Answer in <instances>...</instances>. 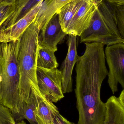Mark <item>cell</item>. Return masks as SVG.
Segmentation results:
<instances>
[{
  "instance_id": "6da1fadb",
  "label": "cell",
  "mask_w": 124,
  "mask_h": 124,
  "mask_svg": "<svg viewBox=\"0 0 124 124\" xmlns=\"http://www.w3.org/2000/svg\"><path fill=\"white\" fill-rule=\"evenodd\" d=\"M40 30L32 23L19 38L17 60L20 75L19 87V110L28 102L31 93V84L37 85L36 79L38 36Z\"/></svg>"
},
{
  "instance_id": "7a4b0ae2",
  "label": "cell",
  "mask_w": 124,
  "mask_h": 124,
  "mask_svg": "<svg viewBox=\"0 0 124 124\" xmlns=\"http://www.w3.org/2000/svg\"><path fill=\"white\" fill-rule=\"evenodd\" d=\"M19 39L10 43H0V103L11 111L14 118L19 112Z\"/></svg>"
},
{
  "instance_id": "3957f363",
  "label": "cell",
  "mask_w": 124,
  "mask_h": 124,
  "mask_svg": "<svg viewBox=\"0 0 124 124\" xmlns=\"http://www.w3.org/2000/svg\"><path fill=\"white\" fill-rule=\"evenodd\" d=\"M81 43H98L107 46L124 43L117 27L116 12L107 1L98 6L89 27L80 36Z\"/></svg>"
},
{
  "instance_id": "277c9868",
  "label": "cell",
  "mask_w": 124,
  "mask_h": 124,
  "mask_svg": "<svg viewBox=\"0 0 124 124\" xmlns=\"http://www.w3.org/2000/svg\"><path fill=\"white\" fill-rule=\"evenodd\" d=\"M105 54L109 69L108 83L114 94L118 84L124 89V43L107 46Z\"/></svg>"
},
{
  "instance_id": "5b68a950",
  "label": "cell",
  "mask_w": 124,
  "mask_h": 124,
  "mask_svg": "<svg viewBox=\"0 0 124 124\" xmlns=\"http://www.w3.org/2000/svg\"><path fill=\"white\" fill-rule=\"evenodd\" d=\"M36 79L39 91L48 100L57 103L64 97L60 70L37 67Z\"/></svg>"
},
{
  "instance_id": "8992f818",
  "label": "cell",
  "mask_w": 124,
  "mask_h": 124,
  "mask_svg": "<svg viewBox=\"0 0 124 124\" xmlns=\"http://www.w3.org/2000/svg\"><path fill=\"white\" fill-rule=\"evenodd\" d=\"M67 35L62 29L58 14L56 13L39 32L38 46L55 52L58 50V44Z\"/></svg>"
},
{
  "instance_id": "52a82bcc",
  "label": "cell",
  "mask_w": 124,
  "mask_h": 124,
  "mask_svg": "<svg viewBox=\"0 0 124 124\" xmlns=\"http://www.w3.org/2000/svg\"><path fill=\"white\" fill-rule=\"evenodd\" d=\"M97 7L95 0H83L72 19L66 33L80 36L89 27Z\"/></svg>"
},
{
  "instance_id": "ba28073f",
  "label": "cell",
  "mask_w": 124,
  "mask_h": 124,
  "mask_svg": "<svg viewBox=\"0 0 124 124\" xmlns=\"http://www.w3.org/2000/svg\"><path fill=\"white\" fill-rule=\"evenodd\" d=\"M67 38V53L61 65L62 89L63 94L70 93L73 91L72 74L75 64L78 60L76 48V36L68 35Z\"/></svg>"
},
{
  "instance_id": "9c48e42d",
  "label": "cell",
  "mask_w": 124,
  "mask_h": 124,
  "mask_svg": "<svg viewBox=\"0 0 124 124\" xmlns=\"http://www.w3.org/2000/svg\"><path fill=\"white\" fill-rule=\"evenodd\" d=\"M43 1L37 4L17 22L0 30V43H10L19 40L35 20Z\"/></svg>"
},
{
  "instance_id": "30bf717a",
  "label": "cell",
  "mask_w": 124,
  "mask_h": 124,
  "mask_svg": "<svg viewBox=\"0 0 124 124\" xmlns=\"http://www.w3.org/2000/svg\"><path fill=\"white\" fill-rule=\"evenodd\" d=\"M31 89L35 96L34 114L38 124H52L59 113L57 107L40 92L38 86L31 84Z\"/></svg>"
},
{
  "instance_id": "8fae6325",
  "label": "cell",
  "mask_w": 124,
  "mask_h": 124,
  "mask_svg": "<svg viewBox=\"0 0 124 124\" xmlns=\"http://www.w3.org/2000/svg\"><path fill=\"white\" fill-rule=\"evenodd\" d=\"M105 124H124V90L118 97L112 96L105 103Z\"/></svg>"
},
{
  "instance_id": "7c38bea8",
  "label": "cell",
  "mask_w": 124,
  "mask_h": 124,
  "mask_svg": "<svg viewBox=\"0 0 124 124\" xmlns=\"http://www.w3.org/2000/svg\"><path fill=\"white\" fill-rule=\"evenodd\" d=\"M74 0H44L33 22L41 31L62 7Z\"/></svg>"
},
{
  "instance_id": "4fadbf2b",
  "label": "cell",
  "mask_w": 124,
  "mask_h": 124,
  "mask_svg": "<svg viewBox=\"0 0 124 124\" xmlns=\"http://www.w3.org/2000/svg\"><path fill=\"white\" fill-rule=\"evenodd\" d=\"M44 1V0H16L14 11L0 26V30L17 22L37 4Z\"/></svg>"
},
{
  "instance_id": "5bb4252c",
  "label": "cell",
  "mask_w": 124,
  "mask_h": 124,
  "mask_svg": "<svg viewBox=\"0 0 124 124\" xmlns=\"http://www.w3.org/2000/svg\"><path fill=\"white\" fill-rule=\"evenodd\" d=\"M83 0H75L70 2L61 8L57 13L63 32L66 33L74 16L81 6Z\"/></svg>"
},
{
  "instance_id": "9a60e30c",
  "label": "cell",
  "mask_w": 124,
  "mask_h": 124,
  "mask_svg": "<svg viewBox=\"0 0 124 124\" xmlns=\"http://www.w3.org/2000/svg\"><path fill=\"white\" fill-rule=\"evenodd\" d=\"M59 64L55 52L48 49L38 46L36 66L46 69L57 68Z\"/></svg>"
},
{
  "instance_id": "2e32d148",
  "label": "cell",
  "mask_w": 124,
  "mask_h": 124,
  "mask_svg": "<svg viewBox=\"0 0 124 124\" xmlns=\"http://www.w3.org/2000/svg\"><path fill=\"white\" fill-rule=\"evenodd\" d=\"M35 108V96L31 89V93L28 102L23 104L22 109L14 118L15 122H19L25 119L30 124H38L34 114Z\"/></svg>"
},
{
  "instance_id": "e0dca14e",
  "label": "cell",
  "mask_w": 124,
  "mask_h": 124,
  "mask_svg": "<svg viewBox=\"0 0 124 124\" xmlns=\"http://www.w3.org/2000/svg\"><path fill=\"white\" fill-rule=\"evenodd\" d=\"M16 0H0V26L14 11Z\"/></svg>"
},
{
  "instance_id": "ac0fdd59",
  "label": "cell",
  "mask_w": 124,
  "mask_h": 124,
  "mask_svg": "<svg viewBox=\"0 0 124 124\" xmlns=\"http://www.w3.org/2000/svg\"><path fill=\"white\" fill-rule=\"evenodd\" d=\"M11 111L0 103V124H15Z\"/></svg>"
},
{
  "instance_id": "d6986e66",
  "label": "cell",
  "mask_w": 124,
  "mask_h": 124,
  "mask_svg": "<svg viewBox=\"0 0 124 124\" xmlns=\"http://www.w3.org/2000/svg\"><path fill=\"white\" fill-rule=\"evenodd\" d=\"M115 8L118 30L122 37L124 39V5H115Z\"/></svg>"
},
{
  "instance_id": "ffe728a7",
  "label": "cell",
  "mask_w": 124,
  "mask_h": 124,
  "mask_svg": "<svg viewBox=\"0 0 124 124\" xmlns=\"http://www.w3.org/2000/svg\"><path fill=\"white\" fill-rule=\"evenodd\" d=\"M52 124H75L67 120L65 118L58 113L53 120Z\"/></svg>"
},
{
  "instance_id": "44dd1931",
  "label": "cell",
  "mask_w": 124,
  "mask_h": 124,
  "mask_svg": "<svg viewBox=\"0 0 124 124\" xmlns=\"http://www.w3.org/2000/svg\"><path fill=\"white\" fill-rule=\"evenodd\" d=\"M111 4L116 6L124 5V0H105Z\"/></svg>"
},
{
  "instance_id": "7402d4cb",
  "label": "cell",
  "mask_w": 124,
  "mask_h": 124,
  "mask_svg": "<svg viewBox=\"0 0 124 124\" xmlns=\"http://www.w3.org/2000/svg\"><path fill=\"white\" fill-rule=\"evenodd\" d=\"M15 124H26V123L24 120H23V121H21L16 122Z\"/></svg>"
},
{
  "instance_id": "603a6c76",
  "label": "cell",
  "mask_w": 124,
  "mask_h": 124,
  "mask_svg": "<svg viewBox=\"0 0 124 124\" xmlns=\"http://www.w3.org/2000/svg\"><path fill=\"white\" fill-rule=\"evenodd\" d=\"M103 0H95L98 5H99L101 2L103 1Z\"/></svg>"
}]
</instances>
